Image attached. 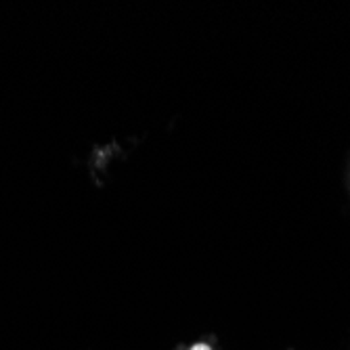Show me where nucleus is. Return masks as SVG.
<instances>
[{
	"label": "nucleus",
	"mask_w": 350,
	"mask_h": 350,
	"mask_svg": "<svg viewBox=\"0 0 350 350\" xmlns=\"http://www.w3.org/2000/svg\"><path fill=\"white\" fill-rule=\"evenodd\" d=\"M191 350H210V346H206V344H196Z\"/></svg>",
	"instance_id": "obj_1"
}]
</instances>
